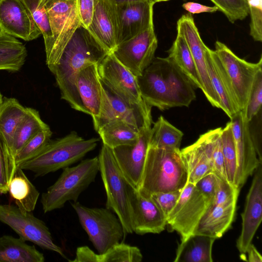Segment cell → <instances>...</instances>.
<instances>
[{"label": "cell", "mask_w": 262, "mask_h": 262, "mask_svg": "<svg viewBox=\"0 0 262 262\" xmlns=\"http://www.w3.org/2000/svg\"><path fill=\"white\" fill-rule=\"evenodd\" d=\"M137 79L143 100L161 111L188 106L196 98L192 83L167 57L155 58Z\"/></svg>", "instance_id": "obj_1"}, {"label": "cell", "mask_w": 262, "mask_h": 262, "mask_svg": "<svg viewBox=\"0 0 262 262\" xmlns=\"http://www.w3.org/2000/svg\"><path fill=\"white\" fill-rule=\"evenodd\" d=\"M108 54L86 29L80 27L68 43L58 62L49 68L55 78L61 98L73 109L81 112L76 86L77 73L86 65L98 64Z\"/></svg>", "instance_id": "obj_2"}, {"label": "cell", "mask_w": 262, "mask_h": 262, "mask_svg": "<svg viewBox=\"0 0 262 262\" xmlns=\"http://www.w3.org/2000/svg\"><path fill=\"white\" fill-rule=\"evenodd\" d=\"M188 181V172L180 149L148 147L137 190L150 196L158 192L183 189Z\"/></svg>", "instance_id": "obj_3"}, {"label": "cell", "mask_w": 262, "mask_h": 262, "mask_svg": "<svg viewBox=\"0 0 262 262\" xmlns=\"http://www.w3.org/2000/svg\"><path fill=\"white\" fill-rule=\"evenodd\" d=\"M99 141L95 138L84 139L72 132L63 137L50 140L38 154L17 167L33 172L35 177H42L79 161L95 148Z\"/></svg>", "instance_id": "obj_4"}, {"label": "cell", "mask_w": 262, "mask_h": 262, "mask_svg": "<svg viewBox=\"0 0 262 262\" xmlns=\"http://www.w3.org/2000/svg\"><path fill=\"white\" fill-rule=\"evenodd\" d=\"M98 157L99 172L106 195L105 207L119 218L125 237L127 234L134 233L130 199L131 191L134 187L118 166L111 148L103 144Z\"/></svg>", "instance_id": "obj_5"}, {"label": "cell", "mask_w": 262, "mask_h": 262, "mask_svg": "<svg viewBox=\"0 0 262 262\" xmlns=\"http://www.w3.org/2000/svg\"><path fill=\"white\" fill-rule=\"evenodd\" d=\"M98 172V157L62 169L56 182L41 194L40 203L44 213L60 209L68 201L77 202L80 194L95 181Z\"/></svg>", "instance_id": "obj_6"}, {"label": "cell", "mask_w": 262, "mask_h": 262, "mask_svg": "<svg viewBox=\"0 0 262 262\" xmlns=\"http://www.w3.org/2000/svg\"><path fill=\"white\" fill-rule=\"evenodd\" d=\"M89 240L101 254L124 238L122 225L116 214L105 208H91L78 202H71Z\"/></svg>", "instance_id": "obj_7"}, {"label": "cell", "mask_w": 262, "mask_h": 262, "mask_svg": "<svg viewBox=\"0 0 262 262\" xmlns=\"http://www.w3.org/2000/svg\"><path fill=\"white\" fill-rule=\"evenodd\" d=\"M101 82V107L98 117L93 119L96 131L106 123L116 120L125 122L139 130L151 127L152 123L151 106L147 103H131L119 96L102 81Z\"/></svg>", "instance_id": "obj_8"}, {"label": "cell", "mask_w": 262, "mask_h": 262, "mask_svg": "<svg viewBox=\"0 0 262 262\" xmlns=\"http://www.w3.org/2000/svg\"><path fill=\"white\" fill-rule=\"evenodd\" d=\"M0 221L9 226L25 241L55 252L67 259L62 249L54 243L45 223L32 212L22 211L16 205L0 204Z\"/></svg>", "instance_id": "obj_9"}, {"label": "cell", "mask_w": 262, "mask_h": 262, "mask_svg": "<svg viewBox=\"0 0 262 262\" xmlns=\"http://www.w3.org/2000/svg\"><path fill=\"white\" fill-rule=\"evenodd\" d=\"M47 9L53 38L51 52L46 57L49 68L58 62L73 34L82 26L77 0H55Z\"/></svg>", "instance_id": "obj_10"}, {"label": "cell", "mask_w": 262, "mask_h": 262, "mask_svg": "<svg viewBox=\"0 0 262 262\" xmlns=\"http://www.w3.org/2000/svg\"><path fill=\"white\" fill-rule=\"evenodd\" d=\"M212 200L187 182L174 207L167 216V225L181 235V241L193 233Z\"/></svg>", "instance_id": "obj_11"}, {"label": "cell", "mask_w": 262, "mask_h": 262, "mask_svg": "<svg viewBox=\"0 0 262 262\" xmlns=\"http://www.w3.org/2000/svg\"><path fill=\"white\" fill-rule=\"evenodd\" d=\"M158 40L154 23L131 38L121 42L112 52L135 76H140L155 58Z\"/></svg>", "instance_id": "obj_12"}, {"label": "cell", "mask_w": 262, "mask_h": 262, "mask_svg": "<svg viewBox=\"0 0 262 262\" xmlns=\"http://www.w3.org/2000/svg\"><path fill=\"white\" fill-rule=\"evenodd\" d=\"M231 83L241 111L247 104L251 87L257 72L262 69V57L251 63L236 56L226 45L216 41L215 50Z\"/></svg>", "instance_id": "obj_13"}, {"label": "cell", "mask_w": 262, "mask_h": 262, "mask_svg": "<svg viewBox=\"0 0 262 262\" xmlns=\"http://www.w3.org/2000/svg\"><path fill=\"white\" fill-rule=\"evenodd\" d=\"M230 119L237 160L234 186L241 190L248 177L262 162L258 157L250 129V122L245 119L242 111H239Z\"/></svg>", "instance_id": "obj_14"}, {"label": "cell", "mask_w": 262, "mask_h": 262, "mask_svg": "<svg viewBox=\"0 0 262 262\" xmlns=\"http://www.w3.org/2000/svg\"><path fill=\"white\" fill-rule=\"evenodd\" d=\"M177 34L185 39L190 50L202 81L203 92L214 107L221 108L220 99L209 79L206 62V52L208 47L203 42L194 19L190 13L183 15L177 21Z\"/></svg>", "instance_id": "obj_15"}, {"label": "cell", "mask_w": 262, "mask_h": 262, "mask_svg": "<svg viewBox=\"0 0 262 262\" xmlns=\"http://www.w3.org/2000/svg\"><path fill=\"white\" fill-rule=\"evenodd\" d=\"M101 81L119 96L133 104L146 103L142 99L137 77L114 55L108 53L98 64Z\"/></svg>", "instance_id": "obj_16"}, {"label": "cell", "mask_w": 262, "mask_h": 262, "mask_svg": "<svg viewBox=\"0 0 262 262\" xmlns=\"http://www.w3.org/2000/svg\"><path fill=\"white\" fill-rule=\"evenodd\" d=\"M0 27L8 35L27 41L41 34L21 0H0Z\"/></svg>", "instance_id": "obj_17"}, {"label": "cell", "mask_w": 262, "mask_h": 262, "mask_svg": "<svg viewBox=\"0 0 262 262\" xmlns=\"http://www.w3.org/2000/svg\"><path fill=\"white\" fill-rule=\"evenodd\" d=\"M262 163L255 169L241 214L242 227L236 247L241 254H246L262 220Z\"/></svg>", "instance_id": "obj_18"}, {"label": "cell", "mask_w": 262, "mask_h": 262, "mask_svg": "<svg viewBox=\"0 0 262 262\" xmlns=\"http://www.w3.org/2000/svg\"><path fill=\"white\" fill-rule=\"evenodd\" d=\"M151 127L141 129L136 143L112 149L115 160L129 183L138 189L149 147Z\"/></svg>", "instance_id": "obj_19"}, {"label": "cell", "mask_w": 262, "mask_h": 262, "mask_svg": "<svg viewBox=\"0 0 262 262\" xmlns=\"http://www.w3.org/2000/svg\"><path fill=\"white\" fill-rule=\"evenodd\" d=\"M27 112L14 98H5L0 105V140L6 163L8 181L9 183L17 169L12 155V147L16 129Z\"/></svg>", "instance_id": "obj_20"}, {"label": "cell", "mask_w": 262, "mask_h": 262, "mask_svg": "<svg viewBox=\"0 0 262 262\" xmlns=\"http://www.w3.org/2000/svg\"><path fill=\"white\" fill-rule=\"evenodd\" d=\"M133 232L139 235L160 233L167 225V219L151 196L133 188L131 191Z\"/></svg>", "instance_id": "obj_21"}, {"label": "cell", "mask_w": 262, "mask_h": 262, "mask_svg": "<svg viewBox=\"0 0 262 262\" xmlns=\"http://www.w3.org/2000/svg\"><path fill=\"white\" fill-rule=\"evenodd\" d=\"M155 4L147 2L116 3L118 45L136 35L153 22Z\"/></svg>", "instance_id": "obj_22"}, {"label": "cell", "mask_w": 262, "mask_h": 262, "mask_svg": "<svg viewBox=\"0 0 262 262\" xmlns=\"http://www.w3.org/2000/svg\"><path fill=\"white\" fill-rule=\"evenodd\" d=\"M86 30L108 53H112L118 45L116 3L112 0H94L93 17Z\"/></svg>", "instance_id": "obj_23"}, {"label": "cell", "mask_w": 262, "mask_h": 262, "mask_svg": "<svg viewBox=\"0 0 262 262\" xmlns=\"http://www.w3.org/2000/svg\"><path fill=\"white\" fill-rule=\"evenodd\" d=\"M98 64H90L77 74L76 86L81 112L94 119L99 115L102 98V84L98 71Z\"/></svg>", "instance_id": "obj_24"}, {"label": "cell", "mask_w": 262, "mask_h": 262, "mask_svg": "<svg viewBox=\"0 0 262 262\" xmlns=\"http://www.w3.org/2000/svg\"><path fill=\"white\" fill-rule=\"evenodd\" d=\"M207 71L212 87L217 95L222 110L230 118L241 111L228 75L214 51L206 52Z\"/></svg>", "instance_id": "obj_25"}, {"label": "cell", "mask_w": 262, "mask_h": 262, "mask_svg": "<svg viewBox=\"0 0 262 262\" xmlns=\"http://www.w3.org/2000/svg\"><path fill=\"white\" fill-rule=\"evenodd\" d=\"M236 202L219 205L211 204L199 221L193 233L207 235L215 239L221 237L233 222Z\"/></svg>", "instance_id": "obj_26"}, {"label": "cell", "mask_w": 262, "mask_h": 262, "mask_svg": "<svg viewBox=\"0 0 262 262\" xmlns=\"http://www.w3.org/2000/svg\"><path fill=\"white\" fill-rule=\"evenodd\" d=\"M143 255L136 246L123 242L110 248L104 252L96 253L89 247L83 246L77 248L76 256L70 262H140Z\"/></svg>", "instance_id": "obj_27"}, {"label": "cell", "mask_w": 262, "mask_h": 262, "mask_svg": "<svg viewBox=\"0 0 262 262\" xmlns=\"http://www.w3.org/2000/svg\"><path fill=\"white\" fill-rule=\"evenodd\" d=\"M215 238L191 234L179 245L174 262H212V249Z\"/></svg>", "instance_id": "obj_28"}, {"label": "cell", "mask_w": 262, "mask_h": 262, "mask_svg": "<svg viewBox=\"0 0 262 262\" xmlns=\"http://www.w3.org/2000/svg\"><path fill=\"white\" fill-rule=\"evenodd\" d=\"M26 242L20 237L8 235L0 237V261L43 262V254L35 246Z\"/></svg>", "instance_id": "obj_29"}, {"label": "cell", "mask_w": 262, "mask_h": 262, "mask_svg": "<svg viewBox=\"0 0 262 262\" xmlns=\"http://www.w3.org/2000/svg\"><path fill=\"white\" fill-rule=\"evenodd\" d=\"M8 192L15 205L22 211L27 212L34 210L40 194L24 170L19 167L9 183Z\"/></svg>", "instance_id": "obj_30"}, {"label": "cell", "mask_w": 262, "mask_h": 262, "mask_svg": "<svg viewBox=\"0 0 262 262\" xmlns=\"http://www.w3.org/2000/svg\"><path fill=\"white\" fill-rule=\"evenodd\" d=\"M169 58L185 75L192 85L203 90L196 67L185 39L177 34L176 39L167 51Z\"/></svg>", "instance_id": "obj_31"}, {"label": "cell", "mask_w": 262, "mask_h": 262, "mask_svg": "<svg viewBox=\"0 0 262 262\" xmlns=\"http://www.w3.org/2000/svg\"><path fill=\"white\" fill-rule=\"evenodd\" d=\"M140 131L125 122L116 120L106 123L97 132L103 144L113 149L118 146L136 143Z\"/></svg>", "instance_id": "obj_32"}, {"label": "cell", "mask_w": 262, "mask_h": 262, "mask_svg": "<svg viewBox=\"0 0 262 262\" xmlns=\"http://www.w3.org/2000/svg\"><path fill=\"white\" fill-rule=\"evenodd\" d=\"M180 151L188 172V182L194 184L205 176L213 172L210 161L198 140Z\"/></svg>", "instance_id": "obj_33"}, {"label": "cell", "mask_w": 262, "mask_h": 262, "mask_svg": "<svg viewBox=\"0 0 262 262\" xmlns=\"http://www.w3.org/2000/svg\"><path fill=\"white\" fill-rule=\"evenodd\" d=\"M27 56L26 48L22 42L3 31L0 33V70L18 71Z\"/></svg>", "instance_id": "obj_34"}, {"label": "cell", "mask_w": 262, "mask_h": 262, "mask_svg": "<svg viewBox=\"0 0 262 262\" xmlns=\"http://www.w3.org/2000/svg\"><path fill=\"white\" fill-rule=\"evenodd\" d=\"M184 134L160 116L151 127L149 146L164 149H180Z\"/></svg>", "instance_id": "obj_35"}, {"label": "cell", "mask_w": 262, "mask_h": 262, "mask_svg": "<svg viewBox=\"0 0 262 262\" xmlns=\"http://www.w3.org/2000/svg\"><path fill=\"white\" fill-rule=\"evenodd\" d=\"M48 126L42 120L37 111L27 107L26 115L19 124L14 136L12 155L15 160L16 155L25 144L36 134Z\"/></svg>", "instance_id": "obj_36"}, {"label": "cell", "mask_w": 262, "mask_h": 262, "mask_svg": "<svg viewBox=\"0 0 262 262\" xmlns=\"http://www.w3.org/2000/svg\"><path fill=\"white\" fill-rule=\"evenodd\" d=\"M221 130V127L209 130L200 135L198 140L210 161L213 173L220 178L226 179L222 152Z\"/></svg>", "instance_id": "obj_37"}, {"label": "cell", "mask_w": 262, "mask_h": 262, "mask_svg": "<svg viewBox=\"0 0 262 262\" xmlns=\"http://www.w3.org/2000/svg\"><path fill=\"white\" fill-rule=\"evenodd\" d=\"M221 138L226 178L230 184L234 186L237 169V160L230 121L226 124L224 128H222Z\"/></svg>", "instance_id": "obj_38"}, {"label": "cell", "mask_w": 262, "mask_h": 262, "mask_svg": "<svg viewBox=\"0 0 262 262\" xmlns=\"http://www.w3.org/2000/svg\"><path fill=\"white\" fill-rule=\"evenodd\" d=\"M31 13L44 39L46 57L50 53L53 45V34L47 9L39 6L40 0H21Z\"/></svg>", "instance_id": "obj_39"}, {"label": "cell", "mask_w": 262, "mask_h": 262, "mask_svg": "<svg viewBox=\"0 0 262 262\" xmlns=\"http://www.w3.org/2000/svg\"><path fill=\"white\" fill-rule=\"evenodd\" d=\"M52 134V133L48 126L33 136L16 155V167L38 154L50 140Z\"/></svg>", "instance_id": "obj_40"}, {"label": "cell", "mask_w": 262, "mask_h": 262, "mask_svg": "<svg viewBox=\"0 0 262 262\" xmlns=\"http://www.w3.org/2000/svg\"><path fill=\"white\" fill-rule=\"evenodd\" d=\"M262 103V69L256 73L252 82L248 101L242 110L244 118L248 122L259 112Z\"/></svg>", "instance_id": "obj_41"}, {"label": "cell", "mask_w": 262, "mask_h": 262, "mask_svg": "<svg viewBox=\"0 0 262 262\" xmlns=\"http://www.w3.org/2000/svg\"><path fill=\"white\" fill-rule=\"evenodd\" d=\"M231 23L245 19L249 14L246 0H210Z\"/></svg>", "instance_id": "obj_42"}, {"label": "cell", "mask_w": 262, "mask_h": 262, "mask_svg": "<svg viewBox=\"0 0 262 262\" xmlns=\"http://www.w3.org/2000/svg\"><path fill=\"white\" fill-rule=\"evenodd\" d=\"M216 183L212 205H224L237 202L240 190L230 184L226 179L216 176Z\"/></svg>", "instance_id": "obj_43"}, {"label": "cell", "mask_w": 262, "mask_h": 262, "mask_svg": "<svg viewBox=\"0 0 262 262\" xmlns=\"http://www.w3.org/2000/svg\"><path fill=\"white\" fill-rule=\"evenodd\" d=\"M250 16V34L255 41H262V0H246Z\"/></svg>", "instance_id": "obj_44"}, {"label": "cell", "mask_w": 262, "mask_h": 262, "mask_svg": "<svg viewBox=\"0 0 262 262\" xmlns=\"http://www.w3.org/2000/svg\"><path fill=\"white\" fill-rule=\"evenodd\" d=\"M183 189L175 191L155 193L150 195L157 206L167 216L174 207Z\"/></svg>", "instance_id": "obj_45"}, {"label": "cell", "mask_w": 262, "mask_h": 262, "mask_svg": "<svg viewBox=\"0 0 262 262\" xmlns=\"http://www.w3.org/2000/svg\"><path fill=\"white\" fill-rule=\"evenodd\" d=\"M77 8L81 26L87 29L93 15L94 0H77Z\"/></svg>", "instance_id": "obj_46"}, {"label": "cell", "mask_w": 262, "mask_h": 262, "mask_svg": "<svg viewBox=\"0 0 262 262\" xmlns=\"http://www.w3.org/2000/svg\"><path fill=\"white\" fill-rule=\"evenodd\" d=\"M215 183V175L214 173L211 172L202 178L194 185L203 194L212 200Z\"/></svg>", "instance_id": "obj_47"}, {"label": "cell", "mask_w": 262, "mask_h": 262, "mask_svg": "<svg viewBox=\"0 0 262 262\" xmlns=\"http://www.w3.org/2000/svg\"><path fill=\"white\" fill-rule=\"evenodd\" d=\"M182 7L190 14H199L202 13H213L219 10L215 6L211 7L202 4L188 2L184 3Z\"/></svg>", "instance_id": "obj_48"}, {"label": "cell", "mask_w": 262, "mask_h": 262, "mask_svg": "<svg viewBox=\"0 0 262 262\" xmlns=\"http://www.w3.org/2000/svg\"><path fill=\"white\" fill-rule=\"evenodd\" d=\"M9 183L3 147L0 140V194L8 192Z\"/></svg>", "instance_id": "obj_49"}, {"label": "cell", "mask_w": 262, "mask_h": 262, "mask_svg": "<svg viewBox=\"0 0 262 262\" xmlns=\"http://www.w3.org/2000/svg\"><path fill=\"white\" fill-rule=\"evenodd\" d=\"M246 253H247L248 255L247 261L250 262L262 261L261 255L252 243L248 246Z\"/></svg>", "instance_id": "obj_50"}, {"label": "cell", "mask_w": 262, "mask_h": 262, "mask_svg": "<svg viewBox=\"0 0 262 262\" xmlns=\"http://www.w3.org/2000/svg\"><path fill=\"white\" fill-rule=\"evenodd\" d=\"M116 4L125 3H132L137 2H147L149 3H153L156 4L159 2L158 0H112Z\"/></svg>", "instance_id": "obj_51"}, {"label": "cell", "mask_w": 262, "mask_h": 262, "mask_svg": "<svg viewBox=\"0 0 262 262\" xmlns=\"http://www.w3.org/2000/svg\"><path fill=\"white\" fill-rule=\"evenodd\" d=\"M55 0H40L39 6L45 7L47 9L48 8Z\"/></svg>", "instance_id": "obj_52"}, {"label": "cell", "mask_w": 262, "mask_h": 262, "mask_svg": "<svg viewBox=\"0 0 262 262\" xmlns=\"http://www.w3.org/2000/svg\"><path fill=\"white\" fill-rule=\"evenodd\" d=\"M3 101V95L0 92V105L2 104Z\"/></svg>", "instance_id": "obj_53"}, {"label": "cell", "mask_w": 262, "mask_h": 262, "mask_svg": "<svg viewBox=\"0 0 262 262\" xmlns=\"http://www.w3.org/2000/svg\"><path fill=\"white\" fill-rule=\"evenodd\" d=\"M159 2H166V1H168L169 0H158Z\"/></svg>", "instance_id": "obj_54"}]
</instances>
